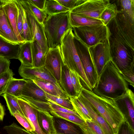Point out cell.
I'll return each mask as SVG.
<instances>
[{
	"label": "cell",
	"instance_id": "ee69618b",
	"mask_svg": "<svg viewBox=\"0 0 134 134\" xmlns=\"http://www.w3.org/2000/svg\"><path fill=\"white\" fill-rule=\"evenodd\" d=\"M116 134H134V130L127 119L120 125Z\"/></svg>",
	"mask_w": 134,
	"mask_h": 134
},
{
	"label": "cell",
	"instance_id": "1f68e13d",
	"mask_svg": "<svg viewBox=\"0 0 134 134\" xmlns=\"http://www.w3.org/2000/svg\"><path fill=\"white\" fill-rule=\"evenodd\" d=\"M2 96L5 100L7 107L11 115L13 116L14 113L18 111L24 115L18 103V97L7 93L3 94Z\"/></svg>",
	"mask_w": 134,
	"mask_h": 134
},
{
	"label": "cell",
	"instance_id": "ab89813d",
	"mask_svg": "<svg viewBox=\"0 0 134 134\" xmlns=\"http://www.w3.org/2000/svg\"><path fill=\"white\" fill-rule=\"evenodd\" d=\"M70 71L72 83L77 96L81 92L83 87L78 74L74 70L70 69Z\"/></svg>",
	"mask_w": 134,
	"mask_h": 134
},
{
	"label": "cell",
	"instance_id": "836d02e7",
	"mask_svg": "<svg viewBox=\"0 0 134 134\" xmlns=\"http://www.w3.org/2000/svg\"><path fill=\"white\" fill-rule=\"evenodd\" d=\"M85 122L84 125L80 126L83 134H104L101 128L92 121Z\"/></svg>",
	"mask_w": 134,
	"mask_h": 134
},
{
	"label": "cell",
	"instance_id": "d4e9b609",
	"mask_svg": "<svg viewBox=\"0 0 134 134\" xmlns=\"http://www.w3.org/2000/svg\"><path fill=\"white\" fill-rule=\"evenodd\" d=\"M32 42H25L21 44L19 59L21 65L28 67H34L32 52Z\"/></svg>",
	"mask_w": 134,
	"mask_h": 134
},
{
	"label": "cell",
	"instance_id": "e0dca14e",
	"mask_svg": "<svg viewBox=\"0 0 134 134\" xmlns=\"http://www.w3.org/2000/svg\"><path fill=\"white\" fill-rule=\"evenodd\" d=\"M56 132L63 134H83L80 126L70 121L53 116Z\"/></svg>",
	"mask_w": 134,
	"mask_h": 134
},
{
	"label": "cell",
	"instance_id": "484cf974",
	"mask_svg": "<svg viewBox=\"0 0 134 134\" xmlns=\"http://www.w3.org/2000/svg\"><path fill=\"white\" fill-rule=\"evenodd\" d=\"M26 81V80L23 79L13 78L9 82L4 93L8 94L18 98L20 97Z\"/></svg>",
	"mask_w": 134,
	"mask_h": 134
},
{
	"label": "cell",
	"instance_id": "bcb514c9",
	"mask_svg": "<svg viewBox=\"0 0 134 134\" xmlns=\"http://www.w3.org/2000/svg\"><path fill=\"white\" fill-rule=\"evenodd\" d=\"M48 101L52 109V111H58L75 115L81 118L75 111L71 110L62 107L49 100H48Z\"/></svg>",
	"mask_w": 134,
	"mask_h": 134
},
{
	"label": "cell",
	"instance_id": "8992f818",
	"mask_svg": "<svg viewBox=\"0 0 134 134\" xmlns=\"http://www.w3.org/2000/svg\"><path fill=\"white\" fill-rule=\"evenodd\" d=\"M72 29L88 48L103 43L108 39V29L103 24L72 27Z\"/></svg>",
	"mask_w": 134,
	"mask_h": 134
},
{
	"label": "cell",
	"instance_id": "5b68a950",
	"mask_svg": "<svg viewBox=\"0 0 134 134\" xmlns=\"http://www.w3.org/2000/svg\"><path fill=\"white\" fill-rule=\"evenodd\" d=\"M70 12L48 15L43 23V27L49 48L60 45L62 38L69 29L72 28L70 20Z\"/></svg>",
	"mask_w": 134,
	"mask_h": 134
},
{
	"label": "cell",
	"instance_id": "cb8c5ba5",
	"mask_svg": "<svg viewBox=\"0 0 134 134\" xmlns=\"http://www.w3.org/2000/svg\"><path fill=\"white\" fill-rule=\"evenodd\" d=\"M70 12V22L72 28L103 24L100 19L81 16Z\"/></svg>",
	"mask_w": 134,
	"mask_h": 134
},
{
	"label": "cell",
	"instance_id": "7dc6e473",
	"mask_svg": "<svg viewBox=\"0 0 134 134\" xmlns=\"http://www.w3.org/2000/svg\"><path fill=\"white\" fill-rule=\"evenodd\" d=\"M124 79L133 87H134V66L122 73Z\"/></svg>",
	"mask_w": 134,
	"mask_h": 134
},
{
	"label": "cell",
	"instance_id": "60d3db41",
	"mask_svg": "<svg viewBox=\"0 0 134 134\" xmlns=\"http://www.w3.org/2000/svg\"><path fill=\"white\" fill-rule=\"evenodd\" d=\"M4 128L8 134H32L15 123L9 125L5 126Z\"/></svg>",
	"mask_w": 134,
	"mask_h": 134
},
{
	"label": "cell",
	"instance_id": "f546056e",
	"mask_svg": "<svg viewBox=\"0 0 134 134\" xmlns=\"http://www.w3.org/2000/svg\"><path fill=\"white\" fill-rule=\"evenodd\" d=\"M44 10L48 15L67 12L70 10L63 6L56 0H46Z\"/></svg>",
	"mask_w": 134,
	"mask_h": 134
},
{
	"label": "cell",
	"instance_id": "816d5d0a",
	"mask_svg": "<svg viewBox=\"0 0 134 134\" xmlns=\"http://www.w3.org/2000/svg\"><path fill=\"white\" fill-rule=\"evenodd\" d=\"M2 4L3 3L2 0H0V9L2 8Z\"/></svg>",
	"mask_w": 134,
	"mask_h": 134
},
{
	"label": "cell",
	"instance_id": "7c38bea8",
	"mask_svg": "<svg viewBox=\"0 0 134 134\" xmlns=\"http://www.w3.org/2000/svg\"><path fill=\"white\" fill-rule=\"evenodd\" d=\"M18 72L20 75L25 79L32 81L36 79L41 80L53 83L60 87L58 82L44 66L31 67L21 65L19 67Z\"/></svg>",
	"mask_w": 134,
	"mask_h": 134
},
{
	"label": "cell",
	"instance_id": "d6986e66",
	"mask_svg": "<svg viewBox=\"0 0 134 134\" xmlns=\"http://www.w3.org/2000/svg\"><path fill=\"white\" fill-rule=\"evenodd\" d=\"M27 97L44 102H48L45 92L33 81L26 80L20 97Z\"/></svg>",
	"mask_w": 134,
	"mask_h": 134
},
{
	"label": "cell",
	"instance_id": "f1b7e54d",
	"mask_svg": "<svg viewBox=\"0 0 134 134\" xmlns=\"http://www.w3.org/2000/svg\"><path fill=\"white\" fill-rule=\"evenodd\" d=\"M69 98L74 110L81 118L85 121L87 120L92 121L87 110L77 96Z\"/></svg>",
	"mask_w": 134,
	"mask_h": 134
},
{
	"label": "cell",
	"instance_id": "f6af8a7d",
	"mask_svg": "<svg viewBox=\"0 0 134 134\" xmlns=\"http://www.w3.org/2000/svg\"><path fill=\"white\" fill-rule=\"evenodd\" d=\"M56 0L63 6L69 9L70 11L76 7L85 2L86 0Z\"/></svg>",
	"mask_w": 134,
	"mask_h": 134
},
{
	"label": "cell",
	"instance_id": "e575fe53",
	"mask_svg": "<svg viewBox=\"0 0 134 134\" xmlns=\"http://www.w3.org/2000/svg\"><path fill=\"white\" fill-rule=\"evenodd\" d=\"M23 37L25 41L33 42L34 40V38L30 29L26 12L23 8Z\"/></svg>",
	"mask_w": 134,
	"mask_h": 134
},
{
	"label": "cell",
	"instance_id": "f35d334b",
	"mask_svg": "<svg viewBox=\"0 0 134 134\" xmlns=\"http://www.w3.org/2000/svg\"><path fill=\"white\" fill-rule=\"evenodd\" d=\"M14 75V73L10 69L0 75V96L4 93L9 82L13 77Z\"/></svg>",
	"mask_w": 134,
	"mask_h": 134
},
{
	"label": "cell",
	"instance_id": "8fae6325",
	"mask_svg": "<svg viewBox=\"0 0 134 134\" xmlns=\"http://www.w3.org/2000/svg\"><path fill=\"white\" fill-rule=\"evenodd\" d=\"M25 10L34 40L40 46L43 52L46 54L49 48L47 41L44 32L43 25L37 20L24 0H19Z\"/></svg>",
	"mask_w": 134,
	"mask_h": 134
},
{
	"label": "cell",
	"instance_id": "b9f144b4",
	"mask_svg": "<svg viewBox=\"0 0 134 134\" xmlns=\"http://www.w3.org/2000/svg\"><path fill=\"white\" fill-rule=\"evenodd\" d=\"M13 116L26 130L31 133L33 131L32 127L28 120L19 111L15 112Z\"/></svg>",
	"mask_w": 134,
	"mask_h": 134
},
{
	"label": "cell",
	"instance_id": "7a4b0ae2",
	"mask_svg": "<svg viewBox=\"0 0 134 134\" xmlns=\"http://www.w3.org/2000/svg\"><path fill=\"white\" fill-rule=\"evenodd\" d=\"M129 88L128 83L111 60L99 75L92 91L98 96L115 99L124 94Z\"/></svg>",
	"mask_w": 134,
	"mask_h": 134
},
{
	"label": "cell",
	"instance_id": "d6a6232c",
	"mask_svg": "<svg viewBox=\"0 0 134 134\" xmlns=\"http://www.w3.org/2000/svg\"><path fill=\"white\" fill-rule=\"evenodd\" d=\"M50 112L54 116L70 121L80 126H83L85 124V122L84 120L75 115L58 111H51Z\"/></svg>",
	"mask_w": 134,
	"mask_h": 134
},
{
	"label": "cell",
	"instance_id": "ffe728a7",
	"mask_svg": "<svg viewBox=\"0 0 134 134\" xmlns=\"http://www.w3.org/2000/svg\"><path fill=\"white\" fill-rule=\"evenodd\" d=\"M37 115L39 125L46 134H54L56 132L54 127L53 116L49 112L37 109Z\"/></svg>",
	"mask_w": 134,
	"mask_h": 134
},
{
	"label": "cell",
	"instance_id": "9a60e30c",
	"mask_svg": "<svg viewBox=\"0 0 134 134\" xmlns=\"http://www.w3.org/2000/svg\"><path fill=\"white\" fill-rule=\"evenodd\" d=\"M119 108L125 115H128L131 121V125L134 127V94L129 88L126 92L121 97L113 99Z\"/></svg>",
	"mask_w": 134,
	"mask_h": 134
},
{
	"label": "cell",
	"instance_id": "4fadbf2b",
	"mask_svg": "<svg viewBox=\"0 0 134 134\" xmlns=\"http://www.w3.org/2000/svg\"><path fill=\"white\" fill-rule=\"evenodd\" d=\"M2 8L15 35L21 44L25 41L20 35L17 25L18 8L16 0H2Z\"/></svg>",
	"mask_w": 134,
	"mask_h": 134
},
{
	"label": "cell",
	"instance_id": "74e56055",
	"mask_svg": "<svg viewBox=\"0 0 134 134\" xmlns=\"http://www.w3.org/2000/svg\"><path fill=\"white\" fill-rule=\"evenodd\" d=\"M20 97L29 102L38 109L49 112L53 110L48 102H44L25 97Z\"/></svg>",
	"mask_w": 134,
	"mask_h": 134
},
{
	"label": "cell",
	"instance_id": "4dcf8cb0",
	"mask_svg": "<svg viewBox=\"0 0 134 134\" xmlns=\"http://www.w3.org/2000/svg\"><path fill=\"white\" fill-rule=\"evenodd\" d=\"M117 12V7L115 3H110L102 12L100 19L103 24L107 26L113 18L116 17Z\"/></svg>",
	"mask_w": 134,
	"mask_h": 134
},
{
	"label": "cell",
	"instance_id": "ac0fdd59",
	"mask_svg": "<svg viewBox=\"0 0 134 134\" xmlns=\"http://www.w3.org/2000/svg\"><path fill=\"white\" fill-rule=\"evenodd\" d=\"M0 37L14 44H21L15 35L2 8L0 9Z\"/></svg>",
	"mask_w": 134,
	"mask_h": 134
},
{
	"label": "cell",
	"instance_id": "f5cc1de1",
	"mask_svg": "<svg viewBox=\"0 0 134 134\" xmlns=\"http://www.w3.org/2000/svg\"><path fill=\"white\" fill-rule=\"evenodd\" d=\"M54 134H61V133H58L57 132H55V133Z\"/></svg>",
	"mask_w": 134,
	"mask_h": 134
},
{
	"label": "cell",
	"instance_id": "83f0119b",
	"mask_svg": "<svg viewBox=\"0 0 134 134\" xmlns=\"http://www.w3.org/2000/svg\"><path fill=\"white\" fill-rule=\"evenodd\" d=\"M114 3L118 11L125 13L134 22V0H117Z\"/></svg>",
	"mask_w": 134,
	"mask_h": 134
},
{
	"label": "cell",
	"instance_id": "30bf717a",
	"mask_svg": "<svg viewBox=\"0 0 134 134\" xmlns=\"http://www.w3.org/2000/svg\"><path fill=\"white\" fill-rule=\"evenodd\" d=\"M64 65L60 45L54 48H49L46 54L44 66L59 83L62 69Z\"/></svg>",
	"mask_w": 134,
	"mask_h": 134
},
{
	"label": "cell",
	"instance_id": "44dd1931",
	"mask_svg": "<svg viewBox=\"0 0 134 134\" xmlns=\"http://www.w3.org/2000/svg\"><path fill=\"white\" fill-rule=\"evenodd\" d=\"M33 81L44 92L51 95L65 99L70 98L60 87L53 83L40 79Z\"/></svg>",
	"mask_w": 134,
	"mask_h": 134
},
{
	"label": "cell",
	"instance_id": "7bdbcfd3",
	"mask_svg": "<svg viewBox=\"0 0 134 134\" xmlns=\"http://www.w3.org/2000/svg\"><path fill=\"white\" fill-rule=\"evenodd\" d=\"M16 1L17 3L18 8L17 22V28L20 35L23 39V8L19 0H16Z\"/></svg>",
	"mask_w": 134,
	"mask_h": 134
},
{
	"label": "cell",
	"instance_id": "3957f363",
	"mask_svg": "<svg viewBox=\"0 0 134 134\" xmlns=\"http://www.w3.org/2000/svg\"><path fill=\"white\" fill-rule=\"evenodd\" d=\"M97 111L116 134L120 125L127 119L112 99L98 96L82 87L81 92Z\"/></svg>",
	"mask_w": 134,
	"mask_h": 134
},
{
	"label": "cell",
	"instance_id": "c3c4849f",
	"mask_svg": "<svg viewBox=\"0 0 134 134\" xmlns=\"http://www.w3.org/2000/svg\"><path fill=\"white\" fill-rule=\"evenodd\" d=\"M10 63L9 60L0 57V75L6 72L10 69Z\"/></svg>",
	"mask_w": 134,
	"mask_h": 134
},
{
	"label": "cell",
	"instance_id": "681fc988",
	"mask_svg": "<svg viewBox=\"0 0 134 134\" xmlns=\"http://www.w3.org/2000/svg\"><path fill=\"white\" fill-rule=\"evenodd\" d=\"M34 5L39 9L44 10L46 0H29Z\"/></svg>",
	"mask_w": 134,
	"mask_h": 134
},
{
	"label": "cell",
	"instance_id": "9c48e42d",
	"mask_svg": "<svg viewBox=\"0 0 134 134\" xmlns=\"http://www.w3.org/2000/svg\"><path fill=\"white\" fill-rule=\"evenodd\" d=\"M88 48L99 77L107 63L112 60L108 39L103 43L98 44Z\"/></svg>",
	"mask_w": 134,
	"mask_h": 134
},
{
	"label": "cell",
	"instance_id": "603a6c76",
	"mask_svg": "<svg viewBox=\"0 0 134 134\" xmlns=\"http://www.w3.org/2000/svg\"><path fill=\"white\" fill-rule=\"evenodd\" d=\"M59 83L62 89L69 97L77 96L72 83L70 69L65 65L62 69Z\"/></svg>",
	"mask_w": 134,
	"mask_h": 134
},
{
	"label": "cell",
	"instance_id": "52a82bcc",
	"mask_svg": "<svg viewBox=\"0 0 134 134\" xmlns=\"http://www.w3.org/2000/svg\"><path fill=\"white\" fill-rule=\"evenodd\" d=\"M74 43L81 64L87 79L93 89L98 76L92 61L88 47L73 33Z\"/></svg>",
	"mask_w": 134,
	"mask_h": 134
},
{
	"label": "cell",
	"instance_id": "ba28073f",
	"mask_svg": "<svg viewBox=\"0 0 134 134\" xmlns=\"http://www.w3.org/2000/svg\"><path fill=\"white\" fill-rule=\"evenodd\" d=\"M110 4L109 0H86L69 11L81 16L100 20L102 12Z\"/></svg>",
	"mask_w": 134,
	"mask_h": 134
},
{
	"label": "cell",
	"instance_id": "5bb4252c",
	"mask_svg": "<svg viewBox=\"0 0 134 134\" xmlns=\"http://www.w3.org/2000/svg\"><path fill=\"white\" fill-rule=\"evenodd\" d=\"M18 103L24 116L29 121L33 129L32 134H46L38 124L37 115V108L21 97L18 98Z\"/></svg>",
	"mask_w": 134,
	"mask_h": 134
},
{
	"label": "cell",
	"instance_id": "d590c367",
	"mask_svg": "<svg viewBox=\"0 0 134 134\" xmlns=\"http://www.w3.org/2000/svg\"><path fill=\"white\" fill-rule=\"evenodd\" d=\"M37 20L43 25L44 22L47 17V14L44 10H41L33 5L29 0H24Z\"/></svg>",
	"mask_w": 134,
	"mask_h": 134
},
{
	"label": "cell",
	"instance_id": "7402d4cb",
	"mask_svg": "<svg viewBox=\"0 0 134 134\" xmlns=\"http://www.w3.org/2000/svg\"><path fill=\"white\" fill-rule=\"evenodd\" d=\"M20 44L11 43L0 37V57L19 60Z\"/></svg>",
	"mask_w": 134,
	"mask_h": 134
},
{
	"label": "cell",
	"instance_id": "8d00e7d4",
	"mask_svg": "<svg viewBox=\"0 0 134 134\" xmlns=\"http://www.w3.org/2000/svg\"><path fill=\"white\" fill-rule=\"evenodd\" d=\"M48 100H49L63 107L73 111H75L70 98L68 99L62 98L51 95L45 92Z\"/></svg>",
	"mask_w": 134,
	"mask_h": 134
},
{
	"label": "cell",
	"instance_id": "2e32d148",
	"mask_svg": "<svg viewBox=\"0 0 134 134\" xmlns=\"http://www.w3.org/2000/svg\"><path fill=\"white\" fill-rule=\"evenodd\" d=\"M89 112L92 120L102 129L104 134H114L111 127L104 119L84 97L81 93L77 96Z\"/></svg>",
	"mask_w": 134,
	"mask_h": 134
},
{
	"label": "cell",
	"instance_id": "4316f807",
	"mask_svg": "<svg viewBox=\"0 0 134 134\" xmlns=\"http://www.w3.org/2000/svg\"><path fill=\"white\" fill-rule=\"evenodd\" d=\"M32 52L34 67L44 66L46 54L42 51L39 44L35 40L32 42Z\"/></svg>",
	"mask_w": 134,
	"mask_h": 134
},
{
	"label": "cell",
	"instance_id": "277c9868",
	"mask_svg": "<svg viewBox=\"0 0 134 134\" xmlns=\"http://www.w3.org/2000/svg\"><path fill=\"white\" fill-rule=\"evenodd\" d=\"M72 28L68 30L61 39L60 46L63 59L65 64L70 70L79 74L83 87L92 91L93 88L87 78L76 49L74 40Z\"/></svg>",
	"mask_w": 134,
	"mask_h": 134
},
{
	"label": "cell",
	"instance_id": "f907efd6",
	"mask_svg": "<svg viewBox=\"0 0 134 134\" xmlns=\"http://www.w3.org/2000/svg\"><path fill=\"white\" fill-rule=\"evenodd\" d=\"M5 114L4 107L0 103V121H3Z\"/></svg>",
	"mask_w": 134,
	"mask_h": 134
},
{
	"label": "cell",
	"instance_id": "6da1fadb",
	"mask_svg": "<svg viewBox=\"0 0 134 134\" xmlns=\"http://www.w3.org/2000/svg\"><path fill=\"white\" fill-rule=\"evenodd\" d=\"M112 60L116 65H126L134 59V31L115 18L107 25Z\"/></svg>",
	"mask_w": 134,
	"mask_h": 134
}]
</instances>
